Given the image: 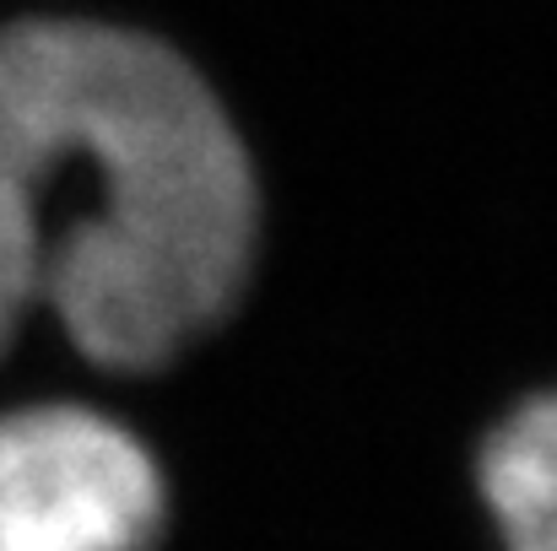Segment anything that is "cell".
Returning <instances> with one entry per match:
<instances>
[{
  "label": "cell",
  "instance_id": "cell-1",
  "mask_svg": "<svg viewBox=\"0 0 557 551\" xmlns=\"http://www.w3.org/2000/svg\"><path fill=\"white\" fill-rule=\"evenodd\" d=\"M260 227L249 141L163 33L0 22V358L44 309L82 363L163 373L244 303Z\"/></svg>",
  "mask_w": 557,
  "mask_h": 551
},
{
  "label": "cell",
  "instance_id": "cell-2",
  "mask_svg": "<svg viewBox=\"0 0 557 551\" xmlns=\"http://www.w3.org/2000/svg\"><path fill=\"white\" fill-rule=\"evenodd\" d=\"M169 476L147 438L82 400L0 411V551H158Z\"/></svg>",
  "mask_w": 557,
  "mask_h": 551
},
{
  "label": "cell",
  "instance_id": "cell-3",
  "mask_svg": "<svg viewBox=\"0 0 557 551\" xmlns=\"http://www.w3.org/2000/svg\"><path fill=\"white\" fill-rule=\"evenodd\" d=\"M498 551H557V389H542L487 427L471 465Z\"/></svg>",
  "mask_w": 557,
  "mask_h": 551
}]
</instances>
